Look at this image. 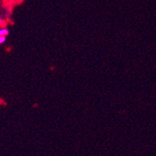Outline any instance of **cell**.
Returning a JSON list of instances; mask_svg holds the SVG:
<instances>
[{"instance_id":"7a4b0ae2","label":"cell","mask_w":156,"mask_h":156,"mask_svg":"<svg viewBox=\"0 0 156 156\" xmlns=\"http://www.w3.org/2000/svg\"><path fill=\"white\" fill-rule=\"evenodd\" d=\"M6 41V36H0V44Z\"/></svg>"},{"instance_id":"3957f363","label":"cell","mask_w":156,"mask_h":156,"mask_svg":"<svg viewBox=\"0 0 156 156\" xmlns=\"http://www.w3.org/2000/svg\"><path fill=\"white\" fill-rule=\"evenodd\" d=\"M2 23V20L0 18V23Z\"/></svg>"},{"instance_id":"6da1fadb","label":"cell","mask_w":156,"mask_h":156,"mask_svg":"<svg viewBox=\"0 0 156 156\" xmlns=\"http://www.w3.org/2000/svg\"><path fill=\"white\" fill-rule=\"evenodd\" d=\"M9 34V30L6 28H3V29H0V36H6Z\"/></svg>"}]
</instances>
